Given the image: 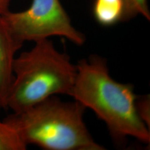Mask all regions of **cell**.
<instances>
[{
	"label": "cell",
	"mask_w": 150,
	"mask_h": 150,
	"mask_svg": "<svg viewBox=\"0 0 150 150\" xmlns=\"http://www.w3.org/2000/svg\"><path fill=\"white\" fill-rule=\"evenodd\" d=\"M11 0H0V17L8 13Z\"/></svg>",
	"instance_id": "30bf717a"
},
{
	"label": "cell",
	"mask_w": 150,
	"mask_h": 150,
	"mask_svg": "<svg viewBox=\"0 0 150 150\" xmlns=\"http://www.w3.org/2000/svg\"><path fill=\"white\" fill-rule=\"evenodd\" d=\"M13 79L7 99V109L22 111L58 95H70L77 66L50 39L35 42L30 50L15 58Z\"/></svg>",
	"instance_id": "3957f363"
},
{
	"label": "cell",
	"mask_w": 150,
	"mask_h": 150,
	"mask_svg": "<svg viewBox=\"0 0 150 150\" xmlns=\"http://www.w3.org/2000/svg\"><path fill=\"white\" fill-rule=\"evenodd\" d=\"M76 66V80L69 95L104 122L116 145H125L129 137L149 145V128L137 112L134 86L112 79L107 61L100 56L80 60Z\"/></svg>",
	"instance_id": "6da1fadb"
},
{
	"label": "cell",
	"mask_w": 150,
	"mask_h": 150,
	"mask_svg": "<svg viewBox=\"0 0 150 150\" xmlns=\"http://www.w3.org/2000/svg\"><path fill=\"white\" fill-rule=\"evenodd\" d=\"M27 145L16 131L4 121H0V150H25Z\"/></svg>",
	"instance_id": "52a82bcc"
},
{
	"label": "cell",
	"mask_w": 150,
	"mask_h": 150,
	"mask_svg": "<svg viewBox=\"0 0 150 150\" xmlns=\"http://www.w3.org/2000/svg\"><path fill=\"white\" fill-rule=\"evenodd\" d=\"M85 110L77 101L65 102L54 95L3 120L27 146L46 150H104L84 122Z\"/></svg>",
	"instance_id": "7a4b0ae2"
},
{
	"label": "cell",
	"mask_w": 150,
	"mask_h": 150,
	"mask_svg": "<svg viewBox=\"0 0 150 150\" xmlns=\"http://www.w3.org/2000/svg\"><path fill=\"white\" fill-rule=\"evenodd\" d=\"M22 45L13 36L0 18V110L7 109V99L13 79V61Z\"/></svg>",
	"instance_id": "5b68a950"
},
{
	"label": "cell",
	"mask_w": 150,
	"mask_h": 150,
	"mask_svg": "<svg viewBox=\"0 0 150 150\" xmlns=\"http://www.w3.org/2000/svg\"><path fill=\"white\" fill-rule=\"evenodd\" d=\"M123 6V0H95L94 17L101 25H114L122 20Z\"/></svg>",
	"instance_id": "8992f818"
},
{
	"label": "cell",
	"mask_w": 150,
	"mask_h": 150,
	"mask_svg": "<svg viewBox=\"0 0 150 150\" xmlns=\"http://www.w3.org/2000/svg\"><path fill=\"white\" fill-rule=\"evenodd\" d=\"M0 18L13 36L22 43L52 36L65 38L79 46L86 42L85 35L72 25L60 0H32L25 11H8Z\"/></svg>",
	"instance_id": "277c9868"
},
{
	"label": "cell",
	"mask_w": 150,
	"mask_h": 150,
	"mask_svg": "<svg viewBox=\"0 0 150 150\" xmlns=\"http://www.w3.org/2000/svg\"><path fill=\"white\" fill-rule=\"evenodd\" d=\"M123 14L121 21L130 20L138 16L150 20L147 0H123Z\"/></svg>",
	"instance_id": "ba28073f"
},
{
	"label": "cell",
	"mask_w": 150,
	"mask_h": 150,
	"mask_svg": "<svg viewBox=\"0 0 150 150\" xmlns=\"http://www.w3.org/2000/svg\"><path fill=\"white\" fill-rule=\"evenodd\" d=\"M136 110L140 119L147 126L150 127V98L149 95L137 96L136 100Z\"/></svg>",
	"instance_id": "9c48e42d"
}]
</instances>
